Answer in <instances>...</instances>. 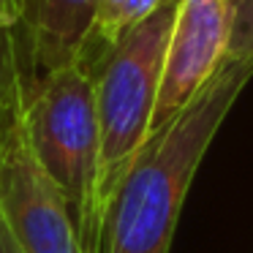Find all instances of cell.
<instances>
[{"mask_svg":"<svg viewBox=\"0 0 253 253\" xmlns=\"http://www.w3.org/2000/svg\"><path fill=\"white\" fill-rule=\"evenodd\" d=\"M101 0H44L36 28V68L41 74L84 60Z\"/></svg>","mask_w":253,"mask_h":253,"instance_id":"cell-6","label":"cell"},{"mask_svg":"<svg viewBox=\"0 0 253 253\" xmlns=\"http://www.w3.org/2000/svg\"><path fill=\"white\" fill-rule=\"evenodd\" d=\"M251 79L253 60L226 63L193 104L144 142L109 202L98 253H169L199 164Z\"/></svg>","mask_w":253,"mask_h":253,"instance_id":"cell-1","label":"cell"},{"mask_svg":"<svg viewBox=\"0 0 253 253\" xmlns=\"http://www.w3.org/2000/svg\"><path fill=\"white\" fill-rule=\"evenodd\" d=\"M164 3L166 0H101L95 25H93V36H90L82 63L95 66L128 30H133L139 22H144Z\"/></svg>","mask_w":253,"mask_h":253,"instance_id":"cell-8","label":"cell"},{"mask_svg":"<svg viewBox=\"0 0 253 253\" xmlns=\"http://www.w3.org/2000/svg\"><path fill=\"white\" fill-rule=\"evenodd\" d=\"M231 0H180L150 136L171 123L229 63Z\"/></svg>","mask_w":253,"mask_h":253,"instance_id":"cell-5","label":"cell"},{"mask_svg":"<svg viewBox=\"0 0 253 253\" xmlns=\"http://www.w3.org/2000/svg\"><path fill=\"white\" fill-rule=\"evenodd\" d=\"M41 6H44V0H22V25H19V33H22V41L33 60H36L33 44H36V28H39Z\"/></svg>","mask_w":253,"mask_h":253,"instance_id":"cell-10","label":"cell"},{"mask_svg":"<svg viewBox=\"0 0 253 253\" xmlns=\"http://www.w3.org/2000/svg\"><path fill=\"white\" fill-rule=\"evenodd\" d=\"M0 253H25L22 248H19V242L14 240V234L8 231V226L3 218H0Z\"/></svg>","mask_w":253,"mask_h":253,"instance_id":"cell-12","label":"cell"},{"mask_svg":"<svg viewBox=\"0 0 253 253\" xmlns=\"http://www.w3.org/2000/svg\"><path fill=\"white\" fill-rule=\"evenodd\" d=\"M36 82L39 68L19 28H0V150L22 120Z\"/></svg>","mask_w":253,"mask_h":253,"instance_id":"cell-7","label":"cell"},{"mask_svg":"<svg viewBox=\"0 0 253 253\" xmlns=\"http://www.w3.org/2000/svg\"><path fill=\"white\" fill-rule=\"evenodd\" d=\"M177 3L180 0H166L155 14L128 30L95 66H90L95 77L101 123V229L117 185L150 139Z\"/></svg>","mask_w":253,"mask_h":253,"instance_id":"cell-3","label":"cell"},{"mask_svg":"<svg viewBox=\"0 0 253 253\" xmlns=\"http://www.w3.org/2000/svg\"><path fill=\"white\" fill-rule=\"evenodd\" d=\"M253 60V0H231L229 63Z\"/></svg>","mask_w":253,"mask_h":253,"instance_id":"cell-9","label":"cell"},{"mask_svg":"<svg viewBox=\"0 0 253 253\" xmlns=\"http://www.w3.org/2000/svg\"><path fill=\"white\" fill-rule=\"evenodd\" d=\"M0 218L25 253H87L63 193L30 150L25 115L0 150Z\"/></svg>","mask_w":253,"mask_h":253,"instance_id":"cell-4","label":"cell"},{"mask_svg":"<svg viewBox=\"0 0 253 253\" xmlns=\"http://www.w3.org/2000/svg\"><path fill=\"white\" fill-rule=\"evenodd\" d=\"M25 131L41 169L66 199L84 251L98 253L101 123L93 68L79 60L41 74L25 106Z\"/></svg>","mask_w":253,"mask_h":253,"instance_id":"cell-2","label":"cell"},{"mask_svg":"<svg viewBox=\"0 0 253 253\" xmlns=\"http://www.w3.org/2000/svg\"><path fill=\"white\" fill-rule=\"evenodd\" d=\"M22 25V0H0V28Z\"/></svg>","mask_w":253,"mask_h":253,"instance_id":"cell-11","label":"cell"}]
</instances>
